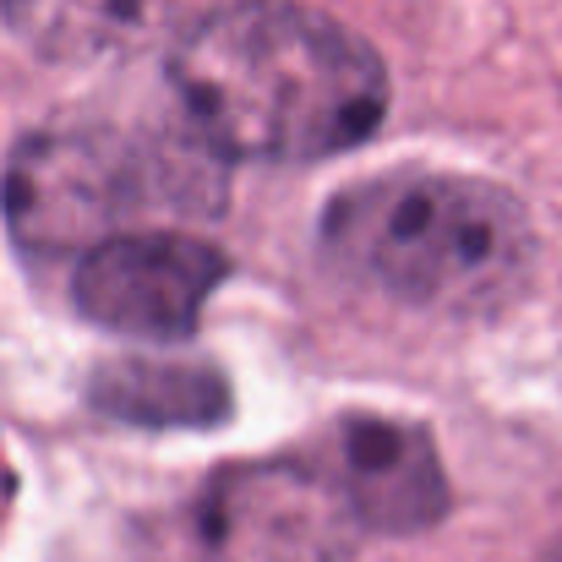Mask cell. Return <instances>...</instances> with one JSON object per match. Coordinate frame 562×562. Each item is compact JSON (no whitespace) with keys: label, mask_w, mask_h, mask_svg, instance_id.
<instances>
[{"label":"cell","mask_w":562,"mask_h":562,"mask_svg":"<svg viewBox=\"0 0 562 562\" xmlns=\"http://www.w3.org/2000/svg\"><path fill=\"white\" fill-rule=\"evenodd\" d=\"M170 0H0L11 33L49 60H104L143 44Z\"/></svg>","instance_id":"6"},{"label":"cell","mask_w":562,"mask_h":562,"mask_svg":"<svg viewBox=\"0 0 562 562\" xmlns=\"http://www.w3.org/2000/svg\"><path fill=\"white\" fill-rule=\"evenodd\" d=\"M93 398L110 415L143 420V426H202L224 415V382L202 367L176 361H126L93 382Z\"/></svg>","instance_id":"7"},{"label":"cell","mask_w":562,"mask_h":562,"mask_svg":"<svg viewBox=\"0 0 562 562\" xmlns=\"http://www.w3.org/2000/svg\"><path fill=\"white\" fill-rule=\"evenodd\" d=\"M339 503L376 530H415L442 508V475L431 442L409 426L350 420L339 437V475H328Z\"/></svg>","instance_id":"5"},{"label":"cell","mask_w":562,"mask_h":562,"mask_svg":"<svg viewBox=\"0 0 562 562\" xmlns=\"http://www.w3.org/2000/svg\"><path fill=\"white\" fill-rule=\"evenodd\" d=\"M196 143L251 165H312L361 148L387 115V71L334 16L295 0H235L170 55Z\"/></svg>","instance_id":"1"},{"label":"cell","mask_w":562,"mask_h":562,"mask_svg":"<svg viewBox=\"0 0 562 562\" xmlns=\"http://www.w3.org/2000/svg\"><path fill=\"white\" fill-rule=\"evenodd\" d=\"M547 562H562V541H558V547H552V552H547Z\"/></svg>","instance_id":"8"},{"label":"cell","mask_w":562,"mask_h":562,"mask_svg":"<svg viewBox=\"0 0 562 562\" xmlns=\"http://www.w3.org/2000/svg\"><path fill=\"white\" fill-rule=\"evenodd\" d=\"M213 202L218 181L207 170V148L187 154L181 143L132 137L115 126H60L27 137L0 187L11 235L38 257L93 251L132 235L137 218L196 213Z\"/></svg>","instance_id":"3"},{"label":"cell","mask_w":562,"mask_h":562,"mask_svg":"<svg viewBox=\"0 0 562 562\" xmlns=\"http://www.w3.org/2000/svg\"><path fill=\"white\" fill-rule=\"evenodd\" d=\"M323 246L345 273L393 301L475 312L519 290L536 240L508 191L398 170L339 191L323 213Z\"/></svg>","instance_id":"2"},{"label":"cell","mask_w":562,"mask_h":562,"mask_svg":"<svg viewBox=\"0 0 562 562\" xmlns=\"http://www.w3.org/2000/svg\"><path fill=\"white\" fill-rule=\"evenodd\" d=\"M229 262L181 229H132L82 251L71 295L88 323L132 339H181L196 328Z\"/></svg>","instance_id":"4"}]
</instances>
